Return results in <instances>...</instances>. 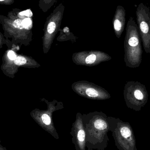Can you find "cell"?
<instances>
[{"instance_id": "obj_2", "label": "cell", "mask_w": 150, "mask_h": 150, "mask_svg": "<svg viewBox=\"0 0 150 150\" xmlns=\"http://www.w3.org/2000/svg\"><path fill=\"white\" fill-rule=\"evenodd\" d=\"M108 119L117 149L119 150H137L135 136L129 123L111 116L108 117Z\"/></svg>"}, {"instance_id": "obj_9", "label": "cell", "mask_w": 150, "mask_h": 150, "mask_svg": "<svg viewBox=\"0 0 150 150\" xmlns=\"http://www.w3.org/2000/svg\"><path fill=\"white\" fill-rule=\"evenodd\" d=\"M41 118H42V121L45 125H49L51 123V119L48 115L46 114H43Z\"/></svg>"}, {"instance_id": "obj_13", "label": "cell", "mask_w": 150, "mask_h": 150, "mask_svg": "<svg viewBox=\"0 0 150 150\" xmlns=\"http://www.w3.org/2000/svg\"><path fill=\"white\" fill-rule=\"evenodd\" d=\"M31 23V19L26 18L23 21V27L25 28H27L28 26H30Z\"/></svg>"}, {"instance_id": "obj_12", "label": "cell", "mask_w": 150, "mask_h": 150, "mask_svg": "<svg viewBox=\"0 0 150 150\" xmlns=\"http://www.w3.org/2000/svg\"><path fill=\"white\" fill-rule=\"evenodd\" d=\"M20 15L21 16H26L30 17H31L32 16L33 13L31 11V10L29 9L20 12Z\"/></svg>"}, {"instance_id": "obj_1", "label": "cell", "mask_w": 150, "mask_h": 150, "mask_svg": "<svg viewBox=\"0 0 150 150\" xmlns=\"http://www.w3.org/2000/svg\"><path fill=\"white\" fill-rule=\"evenodd\" d=\"M141 38L137 23L130 17L126 27L124 39V61L126 66L130 68L140 67L142 60Z\"/></svg>"}, {"instance_id": "obj_6", "label": "cell", "mask_w": 150, "mask_h": 150, "mask_svg": "<svg viewBox=\"0 0 150 150\" xmlns=\"http://www.w3.org/2000/svg\"><path fill=\"white\" fill-rule=\"evenodd\" d=\"M26 62V59L24 57L22 56H18L14 60V63L17 66H22L24 65Z\"/></svg>"}, {"instance_id": "obj_8", "label": "cell", "mask_w": 150, "mask_h": 150, "mask_svg": "<svg viewBox=\"0 0 150 150\" xmlns=\"http://www.w3.org/2000/svg\"><path fill=\"white\" fill-rule=\"evenodd\" d=\"M85 134L84 130L81 129L78 132L77 138L80 142H83L85 140Z\"/></svg>"}, {"instance_id": "obj_10", "label": "cell", "mask_w": 150, "mask_h": 150, "mask_svg": "<svg viewBox=\"0 0 150 150\" xmlns=\"http://www.w3.org/2000/svg\"><path fill=\"white\" fill-rule=\"evenodd\" d=\"M13 25L14 27L18 29H22L24 28L23 25V22L20 19H17L15 20L13 23Z\"/></svg>"}, {"instance_id": "obj_4", "label": "cell", "mask_w": 150, "mask_h": 150, "mask_svg": "<svg viewBox=\"0 0 150 150\" xmlns=\"http://www.w3.org/2000/svg\"><path fill=\"white\" fill-rule=\"evenodd\" d=\"M136 22L144 51L150 53V11L142 3L139 4L136 11Z\"/></svg>"}, {"instance_id": "obj_3", "label": "cell", "mask_w": 150, "mask_h": 150, "mask_svg": "<svg viewBox=\"0 0 150 150\" xmlns=\"http://www.w3.org/2000/svg\"><path fill=\"white\" fill-rule=\"evenodd\" d=\"M123 95L127 107L136 112L141 111L149 100L146 86L138 81L127 82L124 86Z\"/></svg>"}, {"instance_id": "obj_14", "label": "cell", "mask_w": 150, "mask_h": 150, "mask_svg": "<svg viewBox=\"0 0 150 150\" xmlns=\"http://www.w3.org/2000/svg\"><path fill=\"white\" fill-rule=\"evenodd\" d=\"M4 1V0H0V1Z\"/></svg>"}, {"instance_id": "obj_5", "label": "cell", "mask_w": 150, "mask_h": 150, "mask_svg": "<svg viewBox=\"0 0 150 150\" xmlns=\"http://www.w3.org/2000/svg\"><path fill=\"white\" fill-rule=\"evenodd\" d=\"M126 11L124 7L118 5L116 8L112 20L113 27L115 36L118 38L121 37L126 22Z\"/></svg>"}, {"instance_id": "obj_7", "label": "cell", "mask_w": 150, "mask_h": 150, "mask_svg": "<svg viewBox=\"0 0 150 150\" xmlns=\"http://www.w3.org/2000/svg\"><path fill=\"white\" fill-rule=\"evenodd\" d=\"M56 28V25L54 22H51L48 25L47 30L48 33H52L54 32Z\"/></svg>"}, {"instance_id": "obj_11", "label": "cell", "mask_w": 150, "mask_h": 150, "mask_svg": "<svg viewBox=\"0 0 150 150\" xmlns=\"http://www.w3.org/2000/svg\"><path fill=\"white\" fill-rule=\"evenodd\" d=\"M8 56L11 60H15L17 58L16 54L12 51H9L8 52Z\"/></svg>"}]
</instances>
